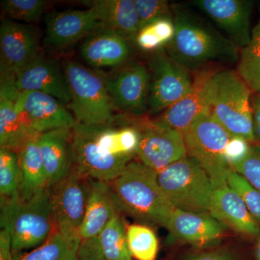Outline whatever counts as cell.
<instances>
[{
    "mask_svg": "<svg viewBox=\"0 0 260 260\" xmlns=\"http://www.w3.org/2000/svg\"><path fill=\"white\" fill-rule=\"evenodd\" d=\"M139 133L135 126L85 125L72 129L73 160L90 179L112 182L136 155Z\"/></svg>",
    "mask_w": 260,
    "mask_h": 260,
    "instance_id": "6da1fadb",
    "label": "cell"
},
{
    "mask_svg": "<svg viewBox=\"0 0 260 260\" xmlns=\"http://www.w3.org/2000/svg\"><path fill=\"white\" fill-rule=\"evenodd\" d=\"M172 9L175 34L166 49L174 61L189 71L239 61L240 49L225 35L185 8Z\"/></svg>",
    "mask_w": 260,
    "mask_h": 260,
    "instance_id": "7a4b0ae2",
    "label": "cell"
},
{
    "mask_svg": "<svg viewBox=\"0 0 260 260\" xmlns=\"http://www.w3.org/2000/svg\"><path fill=\"white\" fill-rule=\"evenodd\" d=\"M109 184L121 210L167 228L176 208L159 185L158 172L141 162L132 160Z\"/></svg>",
    "mask_w": 260,
    "mask_h": 260,
    "instance_id": "3957f363",
    "label": "cell"
},
{
    "mask_svg": "<svg viewBox=\"0 0 260 260\" xmlns=\"http://www.w3.org/2000/svg\"><path fill=\"white\" fill-rule=\"evenodd\" d=\"M1 228L10 233L13 254L42 244L56 230L49 189L28 200H1Z\"/></svg>",
    "mask_w": 260,
    "mask_h": 260,
    "instance_id": "277c9868",
    "label": "cell"
},
{
    "mask_svg": "<svg viewBox=\"0 0 260 260\" xmlns=\"http://www.w3.org/2000/svg\"><path fill=\"white\" fill-rule=\"evenodd\" d=\"M213 84L210 114L232 138L253 144L252 90L233 70L213 73Z\"/></svg>",
    "mask_w": 260,
    "mask_h": 260,
    "instance_id": "5b68a950",
    "label": "cell"
},
{
    "mask_svg": "<svg viewBox=\"0 0 260 260\" xmlns=\"http://www.w3.org/2000/svg\"><path fill=\"white\" fill-rule=\"evenodd\" d=\"M71 102L68 107L77 122L85 125H104L114 121L113 105L106 78L76 61H63Z\"/></svg>",
    "mask_w": 260,
    "mask_h": 260,
    "instance_id": "8992f818",
    "label": "cell"
},
{
    "mask_svg": "<svg viewBox=\"0 0 260 260\" xmlns=\"http://www.w3.org/2000/svg\"><path fill=\"white\" fill-rule=\"evenodd\" d=\"M187 156L194 159L209 176L214 188L227 184L233 169L225 158L232 138L210 112L201 113L183 133Z\"/></svg>",
    "mask_w": 260,
    "mask_h": 260,
    "instance_id": "52a82bcc",
    "label": "cell"
},
{
    "mask_svg": "<svg viewBox=\"0 0 260 260\" xmlns=\"http://www.w3.org/2000/svg\"><path fill=\"white\" fill-rule=\"evenodd\" d=\"M159 185L173 206L209 213L214 191L211 179L194 159L186 156L158 173Z\"/></svg>",
    "mask_w": 260,
    "mask_h": 260,
    "instance_id": "ba28073f",
    "label": "cell"
},
{
    "mask_svg": "<svg viewBox=\"0 0 260 260\" xmlns=\"http://www.w3.org/2000/svg\"><path fill=\"white\" fill-rule=\"evenodd\" d=\"M92 179L75 165L60 181L48 188L50 193L56 230L65 237L80 239Z\"/></svg>",
    "mask_w": 260,
    "mask_h": 260,
    "instance_id": "9c48e42d",
    "label": "cell"
},
{
    "mask_svg": "<svg viewBox=\"0 0 260 260\" xmlns=\"http://www.w3.org/2000/svg\"><path fill=\"white\" fill-rule=\"evenodd\" d=\"M149 71L148 110L150 114H161L194 88V82L191 80L189 70L164 51H157L150 58Z\"/></svg>",
    "mask_w": 260,
    "mask_h": 260,
    "instance_id": "30bf717a",
    "label": "cell"
},
{
    "mask_svg": "<svg viewBox=\"0 0 260 260\" xmlns=\"http://www.w3.org/2000/svg\"><path fill=\"white\" fill-rule=\"evenodd\" d=\"M139 143L136 155L142 164L156 172L186 158L187 152L182 133L157 121L136 127Z\"/></svg>",
    "mask_w": 260,
    "mask_h": 260,
    "instance_id": "8fae6325",
    "label": "cell"
},
{
    "mask_svg": "<svg viewBox=\"0 0 260 260\" xmlns=\"http://www.w3.org/2000/svg\"><path fill=\"white\" fill-rule=\"evenodd\" d=\"M114 109L140 116L148 110L150 71L138 61L129 63L106 78Z\"/></svg>",
    "mask_w": 260,
    "mask_h": 260,
    "instance_id": "7c38bea8",
    "label": "cell"
},
{
    "mask_svg": "<svg viewBox=\"0 0 260 260\" xmlns=\"http://www.w3.org/2000/svg\"><path fill=\"white\" fill-rule=\"evenodd\" d=\"M191 4L213 20L239 49L250 41L253 2L249 0H194Z\"/></svg>",
    "mask_w": 260,
    "mask_h": 260,
    "instance_id": "4fadbf2b",
    "label": "cell"
},
{
    "mask_svg": "<svg viewBox=\"0 0 260 260\" xmlns=\"http://www.w3.org/2000/svg\"><path fill=\"white\" fill-rule=\"evenodd\" d=\"M20 91L15 87L14 75L1 73L0 88V148L18 153L37 135L23 112L15 104Z\"/></svg>",
    "mask_w": 260,
    "mask_h": 260,
    "instance_id": "5bb4252c",
    "label": "cell"
},
{
    "mask_svg": "<svg viewBox=\"0 0 260 260\" xmlns=\"http://www.w3.org/2000/svg\"><path fill=\"white\" fill-rule=\"evenodd\" d=\"M15 104L39 134L56 129H72L76 125V119L67 110L64 104L47 93L20 92Z\"/></svg>",
    "mask_w": 260,
    "mask_h": 260,
    "instance_id": "9a60e30c",
    "label": "cell"
},
{
    "mask_svg": "<svg viewBox=\"0 0 260 260\" xmlns=\"http://www.w3.org/2000/svg\"><path fill=\"white\" fill-rule=\"evenodd\" d=\"M15 87L20 92L37 91L56 98L64 105L71 96L62 68L55 61L39 54L14 75Z\"/></svg>",
    "mask_w": 260,
    "mask_h": 260,
    "instance_id": "2e32d148",
    "label": "cell"
},
{
    "mask_svg": "<svg viewBox=\"0 0 260 260\" xmlns=\"http://www.w3.org/2000/svg\"><path fill=\"white\" fill-rule=\"evenodd\" d=\"M1 73L14 75L39 55L37 32L30 26L4 20L0 27Z\"/></svg>",
    "mask_w": 260,
    "mask_h": 260,
    "instance_id": "e0dca14e",
    "label": "cell"
},
{
    "mask_svg": "<svg viewBox=\"0 0 260 260\" xmlns=\"http://www.w3.org/2000/svg\"><path fill=\"white\" fill-rule=\"evenodd\" d=\"M102 26L90 8L53 12L46 18V44L61 50Z\"/></svg>",
    "mask_w": 260,
    "mask_h": 260,
    "instance_id": "ac0fdd59",
    "label": "cell"
},
{
    "mask_svg": "<svg viewBox=\"0 0 260 260\" xmlns=\"http://www.w3.org/2000/svg\"><path fill=\"white\" fill-rule=\"evenodd\" d=\"M213 73L201 75L192 90L160 114L157 122L184 133L201 113L210 112L213 97Z\"/></svg>",
    "mask_w": 260,
    "mask_h": 260,
    "instance_id": "d6986e66",
    "label": "cell"
},
{
    "mask_svg": "<svg viewBox=\"0 0 260 260\" xmlns=\"http://www.w3.org/2000/svg\"><path fill=\"white\" fill-rule=\"evenodd\" d=\"M224 228L210 213L176 208L166 229L178 240L201 247L218 243L223 237Z\"/></svg>",
    "mask_w": 260,
    "mask_h": 260,
    "instance_id": "ffe728a7",
    "label": "cell"
},
{
    "mask_svg": "<svg viewBox=\"0 0 260 260\" xmlns=\"http://www.w3.org/2000/svg\"><path fill=\"white\" fill-rule=\"evenodd\" d=\"M82 57L95 68L117 67L129 59V42L110 29L102 26L89 34L80 47Z\"/></svg>",
    "mask_w": 260,
    "mask_h": 260,
    "instance_id": "44dd1931",
    "label": "cell"
},
{
    "mask_svg": "<svg viewBox=\"0 0 260 260\" xmlns=\"http://www.w3.org/2000/svg\"><path fill=\"white\" fill-rule=\"evenodd\" d=\"M209 213L225 227L249 237H260V224L228 184L214 188Z\"/></svg>",
    "mask_w": 260,
    "mask_h": 260,
    "instance_id": "7402d4cb",
    "label": "cell"
},
{
    "mask_svg": "<svg viewBox=\"0 0 260 260\" xmlns=\"http://www.w3.org/2000/svg\"><path fill=\"white\" fill-rule=\"evenodd\" d=\"M121 208L109 184L92 179L85 215L79 229L82 241L99 237Z\"/></svg>",
    "mask_w": 260,
    "mask_h": 260,
    "instance_id": "603a6c76",
    "label": "cell"
},
{
    "mask_svg": "<svg viewBox=\"0 0 260 260\" xmlns=\"http://www.w3.org/2000/svg\"><path fill=\"white\" fill-rule=\"evenodd\" d=\"M72 129L53 130L39 135L48 188L62 179L74 164Z\"/></svg>",
    "mask_w": 260,
    "mask_h": 260,
    "instance_id": "cb8c5ba5",
    "label": "cell"
},
{
    "mask_svg": "<svg viewBox=\"0 0 260 260\" xmlns=\"http://www.w3.org/2000/svg\"><path fill=\"white\" fill-rule=\"evenodd\" d=\"M86 3L103 26L124 38L135 39L140 30L135 0H95Z\"/></svg>",
    "mask_w": 260,
    "mask_h": 260,
    "instance_id": "d4e9b609",
    "label": "cell"
},
{
    "mask_svg": "<svg viewBox=\"0 0 260 260\" xmlns=\"http://www.w3.org/2000/svg\"><path fill=\"white\" fill-rule=\"evenodd\" d=\"M37 135L18 152L21 170L20 198L28 200L48 189L47 176Z\"/></svg>",
    "mask_w": 260,
    "mask_h": 260,
    "instance_id": "484cf974",
    "label": "cell"
},
{
    "mask_svg": "<svg viewBox=\"0 0 260 260\" xmlns=\"http://www.w3.org/2000/svg\"><path fill=\"white\" fill-rule=\"evenodd\" d=\"M82 240L65 237L57 230L42 244L28 252L13 254V260H66L78 252Z\"/></svg>",
    "mask_w": 260,
    "mask_h": 260,
    "instance_id": "4316f807",
    "label": "cell"
},
{
    "mask_svg": "<svg viewBox=\"0 0 260 260\" xmlns=\"http://www.w3.org/2000/svg\"><path fill=\"white\" fill-rule=\"evenodd\" d=\"M237 73L253 93H260V18L251 30L250 41L240 50Z\"/></svg>",
    "mask_w": 260,
    "mask_h": 260,
    "instance_id": "83f0119b",
    "label": "cell"
},
{
    "mask_svg": "<svg viewBox=\"0 0 260 260\" xmlns=\"http://www.w3.org/2000/svg\"><path fill=\"white\" fill-rule=\"evenodd\" d=\"M97 238L107 260H133L126 239V228L119 214L109 222Z\"/></svg>",
    "mask_w": 260,
    "mask_h": 260,
    "instance_id": "f1b7e54d",
    "label": "cell"
},
{
    "mask_svg": "<svg viewBox=\"0 0 260 260\" xmlns=\"http://www.w3.org/2000/svg\"><path fill=\"white\" fill-rule=\"evenodd\" d=\"M174 34L175 25L173 18H160L140 28L135 42L141 50L158 51L169 45Z\"/></svg>",
    "mask_w": 260,
    "mask_h": 260,
    "instance_id": "f546056e",
    "label": "cell"
},
{
    "mask_svg": "<svg viewBox=\"0 0 260 260\" xmlns=\"http://www.w3.org/2000/svg\"><path fill=\"white\" fill-rule=\"evenodd\" d=\"M21 170L18 153L0 148V194L1 200L20 198Z\"/></svg>",
    "mask_w": 260,
    "mask_h": 260,
    "instance_id": "4dcf8cb0",
    "label": "cell"
},
{
    "mask_svg": "<svg viewBox=\"0 0 260 260\" xmlns=\"http://www.w3.org/2000/svg\"><path fill=\"white\" fill-rule=\"evenodd\" d=\"M126 239L130 253L137 260H156L158 240L150 228L133 224L126 228Z\"/></svg>",
    "mask_w": 260,
    "mask_h": 260,
    "instance_id": "1f68e13d",
    "label": "cell"
},
{
    "mask_svg": "<svg viewBox=\"0 0 260 260\" xmlns=\"http://www.w3.org/2000/svg\"><path fill=\"white\" fill-rule=\"evenodd\" d=\"M227 184L240 197L249 213L260 224V191L234 170L228 177Z\"/></svg>",
    "mask_w": 260,
    "mask_h": 260,
    "instance_id": "d6a6232c",
    "label": "cell"
},
{
    "mask_svg": "<svg viewBox=\"0 0 260 260\" xmlns=\"http://www.w3.org/2000/svg\"><path fill=\"white\" fill-rule=\"evenodd\" d=\"M43 0H4L2 6L5 14L15 20L27 23L39 21L45 8Z\"/></svg>",
    "mask_w": 260,
    "mask_h": 260,
    "instance_id": "836d02e7",
    "label": "cell"
},
{
    "mask_svg": "<svg viewBox=\"0 0 260 260\" xmlns=\"http://www.w3.org/2000/svg\"><path fill=\"white\" fill-rule=\"evenodd\" d=\"M232 168L260 191L259 145L251 144L246 155L233 164Z\"/></svg>",
    "mask_w": 260,
    "mask_h": 260,
    "instance_id": "e575fe53",
    "label": "cell"
},
{
    "mask_svg": "<svg viewBox=\"0 0 260 260\" xmlns=\"http://www.w3.org/2000/svg\"><path fill=\"white\" fill-rule=\"evenodd\" d=\"M139 18L140 29L154 20L173 18V9L166 0H135Z\"/></svg>",
    "mask_w": 260,
    "mask_h": 260,
    "instance_id": "d590c367",
    "label": "cell"
},
{
    "mask_svg": "<svg viewBox=\"0 0 260 260\" xmlns=\"http://www.w3.org/2000/svg\"><path fill=\"white\" fill-rule=\"evenodd\" d=\"M251 144L242 138H231L225 149V158L231 167L233 164L240 160L246 155Z\"/></svg>",
    "mask_w": 260,
    "mask_h": 260,
    "instance_id": "8d00e7d4",
    "label": "cell"
},
{
    "mask_svg": "<svg viewBox=\"0 0 260 260\" xmlns=\"http://www.w3.org/2000/svg\"><path fill=\"white\" fill-rule=\"evenodd\" d=\"M78 255L79 260H107L103 254L97 237L82 241Z\"/></svg>",
    "mask_w": 260,
    "mask_h": 260,
    "instance_id": "74e56055",
    "label": "cell"
},
{
    "mask_svg": "<svg viewBox=\"0 0 260 260\" xmlns=\"http://www.w3.org/2000/svg\"><path fill=\"white\" fill-rule=\"evenodd\" d=\"M251 102L252 109L254 144L260 145V93H253Z\"/></svg>",
    "mask_w": 260,
    "mask_h": 260,
    "instance_id": "f35d334b",
    "label": "cell"
},
{
    "mask_svg": "<svg viewBox=\"0 0 260 260\" xmlns=\"http://www.w3.org/2000/svg\"><path fill=\"white\" fill-rule=\"evenodd\" d=\"M0 260H13L11 238L6 229H2L0 232Z\"/></svg>",
    "mask_w": 260,
    "mask_h": 260,
    "instance_id": "ab89813d",
    "label": "cell"
},
{
    "mask_svg": "<svg viewBox=\"0 0 260 260\" xmlns=\"http://www.w3.org/2000/svg\"><path fill=\"white\" fill-rule=\"evenodd\" d=\"M188 260H235V259L229 253L222 251H214L195 254Z\"/></svg>",
    "mask_w": 260,
    "mask_h": 260,
    "instance_id": "60d3db41",
    "label": "cell"
},
{
    "mask_svg": "<svg viewBox=\"0 0 260 260\" xmlns=\"http://www.w3.org/2000/svg\"><path fill=\"white\" fill-rule=\"evenodd\" d=\"M255 259L256 260H260V237H259V239H258L257 244H256Z\"/></svg>",
    "mask_w": 260,
    "mask_h": 260,
    "instance_id": "b9f144b4",
    "label": "cell"
},
{
    "mask_svg": "<svg viewBox=\"0 0 260 260\" xmlns=\"http://www.w3.org/2000/svg\"><path fill=\"white\" fill-rule=\"evenodd\" d=\"M78 252L74 253V254H72V255H70L69 257L66 260H79L78 259Z\"/></svg>",
    "mask_w": 260,
    "mask_h": 260,
    "instance_id": "7bdbcfd3",
    "label": "cell"
}]
</instances>
